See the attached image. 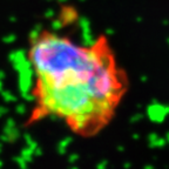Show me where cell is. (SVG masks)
<instances>
[{
    "label": "cell",
    "instance_id": "obj_1",
    "mask_svg": "<svg viewBox=\"0 0 169 169\" xmlns=\"http://www.w3.org/2000/svg\"><path fill=\"white\" fill-rule=\"evenodd\" d=\"M32 108L26 126L58 119L82 137L99 134L112 121L127 90V76L106 37L81 45L41 30L28 42Z\"/></svg>",
    "mask_w": 169,
    "mask_h": 169
}]
</instances>
